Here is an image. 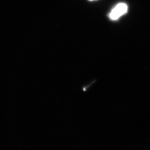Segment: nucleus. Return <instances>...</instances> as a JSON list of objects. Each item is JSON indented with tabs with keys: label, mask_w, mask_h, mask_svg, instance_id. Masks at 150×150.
<instances>
[{
	"label": "nucleus",
	"mask_w": 150,
	"mask_h": 150,
	"mask_svg": "<svg viewBox=\"0 0 150 150\" xmlns=\"http://www.w3.org/2000/svg\"><path fill=\"white\" fill-rule=\"evenodd\" d=\"M128 11V6L125 3L118 4L112 8L110 13L108 15L110 20H117L122 16L126 14Z\"/></svg>",
	"instance_id": "nucleus-1"
},
{
	"label": "nucleus",
	"mask_w": 150,
	"mask_h": 150,
	"mask_svg": "<svg viewBox=\"0 0 150 150\" xmlns=\"http://www.w3.org/2000/svg\"><path fill=\"white\" fill-rule=\"evenodd\" d=\"M90 1H94V0H90Z\"/></svg>",
	"instance_id": "nucleus-2"
}]
</instances>
